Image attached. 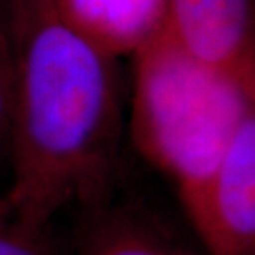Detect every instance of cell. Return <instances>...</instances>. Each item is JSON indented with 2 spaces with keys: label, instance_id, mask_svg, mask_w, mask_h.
<instances>
[{
  "label": "cell",
  "instance_id": "cell-1",
  "mask_svg": "<svg viewBox=\"0 0 255 255\" xmlns=\"http://www.w3.org/2000/svg\"><path fill=\"white\" fill-rule=\"evenodd\" d=\"M15 88L5 194L12 217L47 226L120 189L121 90L113 57L71 27L55 0H7Z\"/></svg>",
  "mask_w": 255,
  "mask_h": 255
},
{
  "label": "cell",
  "instance_id": "cell-2",
  "mask_svg": "<svg viewBox=\"0 0 255 255\" xmlns=\"http://www.w3.org/2000/svg\"><path fill=\"white\" fill-rule=\"evenodd\" d=\"M132 57L129 131L137 152L174 182L209 171L255 115V80L201 63L164 27Z\"/></svg>",
  "mask_w": 255,
  "mask_h": 255
},
{
  "label": "cell",
  "instance_id": "cell-3",
  "mask_svg": "<svg viewBox=\"0 0 255 255\" xmlns=\"http://www.w3.org/2000/svg\"><path fill=\"white\" fill-rule=\"evenodd\" d=\"M206 255H255V115L211 169L176 182Z\"/></svg>",
  "mask_w": 255,
  "mask_h": 255
},
{
  "label": "cell",
  "instance_id": "cell-4",
  "mask_svg": "<svg viewBox=\"0 0 255 255\" xmlns=\"http://www.w3.org/2000/svg\"><path fill=\"white\" fill-rule=\"evenodd\" d=\"M164 30L201 63L255 80L252 0H167Z\"/></svg>",
  "mask_w": 255,
  "mask_h": 255
},
{
  "label": "cell",
  "instance_id": "cell-5",
  "mask_svg": "<svg viewBox=\"0 0 255 255\" xmlns=\"http://www.w3.org/2000/svg\"><path fill=\"white\" fill-rule=\"evenodd\" d=\"M73 214L66 255H206L136 199L116 194Z\"/></svg>",
  "mask_w": 255,
  "mask_h": 255
},
{
  "label": "cell",
  "instance_id": "cell-6",
  "mask_svg": "<svg viewBox=\"0 0 255 255\" xmlns=\"http://www.w3.org/2000/svg\"><path fill=\"white\" fill-rule=\"evenodd\" d=\"M62 17L110 57L132 55L164 27L167 0H55Z\"/></svg>",
  "mask_w": 255,
  "mask_h": 255
},
{
  "label": "cell",
  "instance_id": "cell-7",
  "mask_svg": "<svg viewBox=\"0 0 255 255\" xmlns=\"http://www.w3.org/2000/svg\"><path fill=\"white\" fill-rule=\"evenodd\" d=\"M66 231L57 224L30 226L10 219L0 226V255H66Z\"/></svg>",
  "mask_w": 255,
  "mask_h": 255
},
{
  "label": "cell",
  "instance_id": "cell-8",
  "mask_svg": "<svg viewBox=\"0 0 255 255\" xmlns=\"http://www.w3.org/2000/svg\"><path fill=\"white\" fill-rule=\"evenodd\" d=\"M15 70L12 42L5 20L0 18V161L8 156L10 128L13 111Z\"/></svg>",
  "mask_w": 255,
  "mask_h": 255
},
{
  "label": "cell",
  "instance_id": "cell-9",
  "mask_svg": "<svg viewBox=\"0 0 255 255\" xmlns=\"http://www.w3.org/2000/svg\"><path fill=\"white\" fill-rule=\"evenodd\" d=\"M10 219H12V212H10L8 202L5 201V197L2 196L0 197V226L5 222H8Z\"/></svg>",
  "mask_w": 255,
  "mask_h": 255
}]
</instances>
